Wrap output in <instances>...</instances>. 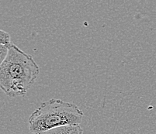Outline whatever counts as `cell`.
Wrapping results in <instances>:
<instances>
[{
  "label": "cell",
  "mask_w": 156,
  "mask_h": 134,
  "mask_svg": "<svg viewBox=\"0 0 156 134\" xmlns=\"http://www.w3.org/2000/svg\"><path fill=\"white\" fill-rule=\"evenodd\" d=\"M9 51V46L0 45V64L5 60Z\"/></svg>",
  "instance_id": "cell-5"
},
{
  "label": "cell",
  "mask_w": 156,
  "mask_h": 134,
  "mask_svg": "<svg viewBox=\"0 0 156 134\" xmlns=\"http://www.w3.org/2000/svg\"><path fill=\"white\" fill-rule=\"evenodd\" d=\"M40 74V67L30 54L12 43L5 60L0 64V88L11 98L23 96Z\"/></svg>",
  "instance_id": "cell-1"
},
{
  "label": "cell",
  "mask_w": 156,
  "mask_h": 134,
  "mask_svg": "<svg viewBox=\"0 0 156 134\" xmlns=\"http://www.w3.org/2000/svg\"><path fill=\"white\" fill-rule=\"evenodd\" d=\"M11 43V36L9 33H7L3 29L0 30V45H3L5 46H10Z\"/></svg>",
  "instance_id": "cell-4"
},
{
  "label": "cell",
  "mask_w": 156,
  "mask_h": 134,
  "mask_svg": "<svg viewBox=\"0 0 156 134\" xmlns=\"http://www.w3.org/2000/svg\"><path fill=\"white\" fill-rule=\"evenodd\" d=\"M83 117V110L76 104L51 98L44 101L30 115L29 129L32 133L40 134L61 126L79 125Z\"/></svg>",
  "instance_id": "cell-2"
},
{
  "label": "cell",
  "mask_w": 156,
  "mask_h": 134,
  "mask_svg": "<svg viewBox=\"0 0 156 134\" xmlns=\"http://www.w3.org/2000/svg\"><path fill=\"white\" fill-rule=\"evenodd\" d=\"M40 134H83V129L80 125H65L54 128Z\"/></svg>",
  "instance_id": "cell-3"
}]
</instances>
